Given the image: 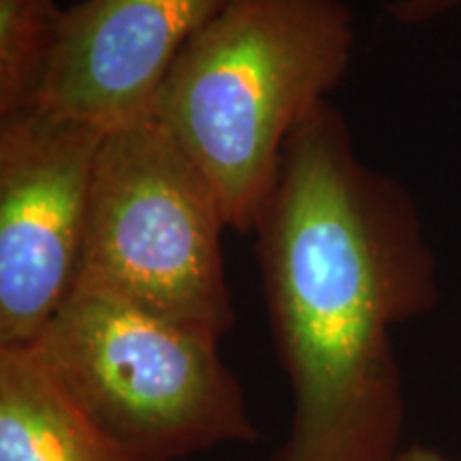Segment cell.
<instances>
[{
  "instance_id": "cell-2",
  "label": "cell",
  "mask_w": 461,
  "mask_h": 461,
  "mask_svg": "<svg viewBox=\"0 0 461 461\" xmlns=\"http://www.w3.org/2000/svg\"><path fill=\"white\" fill-rule=\"evenodd\" d=\"M355 39L342 0H224L177 56L152 115L233 230H255L288 137L342 82Z\"/></svg>"
},
{
  "instance_id": "cell-4",
  "label": "cell",
  "mask_w": 461,
  "mask_h": 461,
  "mask_svg": "<svg viewBox=\"0 0 461 461\" xmlns=\"http://www.w3.org/2000/svg\"><path fill=\"white\" fill-rule=\"evenodd\" d=\"M224 229L214 186L148 115L103 137L77 280L221 339L235 322Z\"/></svg>"
},
{
  "instance_id": "cell-8",
  "label": "cell",
  "mask_w": 461,
  "mask_h": 461,
  "mask_svg": "<svg viewBox=\"0 0 461 461\" xmlns=\"http://www.w3.org/2000/svg\"><path fill=\"white\" fill-rule=\"evenodd\" d=\"M65 15L56 0H0V118L39 107Z\"/></svg>"
},
{
  "instance_id": "cell-5",
  "label": "cell",
  "mask_w": 461,
  "mask_h": 461,
  "mask_svg": "<svg viewBox=\"0 0 461 461\" xmlns=\"http://www.w3.org/2000/svg\"><path fill=\"white\" fill-rule=\"evenodd\" d=\"M107 131L32 107L0 118V346H32L82 265Z\"/></svg>"
},
{
  "instance_id": "cell-6",
  "label": "cell",
  "mask_w": 461,
  "mask_h": 461,
  "mask_svg": "<svg viewBox=\"0 0 461 461\" xmlns=\"http://www.w3.org/2000/svg\"><path fill=\"white\" fill-rule=\"evenodd\" d=\"M224 0H82L67 9L39 107L103 131L152 115L190 39Z\"/></svg>"
},
{
  "instance_id": "cell-7",
  "label": "cell",
  "mask_w": 461,
  "mask_h": 461,
  "mask_svg": "<svg viewBox=\"0 0 461 461\" xmlns=\"http://www.w3.org/2000/svg\"><path fill=\"white\" fill-rule=\"evenodd\" d=\"M0 461H137L96 428L37 346H0Z\"/></svg>"
},
{
  "instance_id": "cell-3",
  "label": "cell",
  "mask_w": 461,
  "mask_h": 461,
  "mask_svg": "<svg viewBox=\"0 0 461 461\" xmlns=\"http://www.w3.org/2000/svg\"><path fill=\"white\" fill-rule=\"evenodd\" d=\"M218 342L77 280L32 346L124 453L176 461L258 436Z\"/></svg>"
},
{
  "instance_id": "cell-9",
  "label": "cell",
  "mask_w": 461,
  "mask_h": 461,
  "mask_svg": "<svg viewBox=\"0 0 461 461\" xmlns=\"http://www.w3.org/2000/svg\"><path fill=\"white\" fill-rule=\"evenodd\" d=\"M461 0H395L389 5V15L403 26L425 24L451 14L459 7Z\"/></svg>"
},
{
  "instance_id": "cell-1",
  "label": "cell",
  "mask_w": 461,
  "mask_h": 461,
  "mask_svg": "<svg viewBox=\"0 0 461 461\" xmlns=\"http://www.w3.org/2000/svg\"><path fill=\"white\" fill-rule=\"evenodd\" d=\"M263 293L293 391L276 461H393L402 372L393 330L438 303V267L406 186L357 157L325 101L291 132L255 230Z\"/></svg>"
},
{
  "instance_id": "cell-10",
  "label": "cell",
  "mask_w": 461,
  "mask_h": 461,
  "mask_svg": "<svg viewBox=\"0 0 461 461\" xmlns=\"http://www.w3.org/2000/svg\"><path fill=\"white\" fill-rule=\"evenodd\" d=\"M393 461H457L453 457H448L438 448L425 447V445H411V447H403L400 453L395 455Z\"/></svg>"
}]
</instances>
